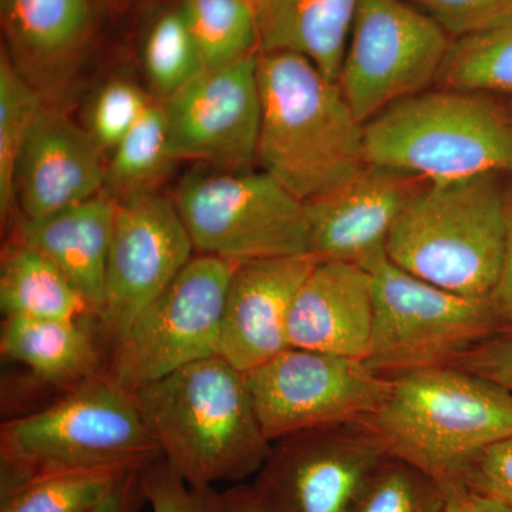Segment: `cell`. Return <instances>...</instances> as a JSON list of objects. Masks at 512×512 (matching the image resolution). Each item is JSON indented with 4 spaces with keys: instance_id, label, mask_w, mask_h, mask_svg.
Instances as JSON below:
<instances>
[{
    "instance_id": "cell-1",
    "label": "cell",
    "mask_w": 512,
    "mask_h": 512,
    "mask_svg": "<svg viewBox=\"0 0 512 512\" xmlns=\"http://www.w3.org/2000/svg\"><path fill=\"white\" fill-rule=\"evenodd\" d=\"M133 396L165 463L194 487L244 483L271 450L247 373L220 355L181 367Z\"/></svg>"
},
{
    "instance_id": "cell-2",
    "label": "cell",
    "mask_w": 512,
    "mask_h": 512,
    "mask_svg": "<svg viewBox=\"0 0 512 512\" xmlns=\"http://www.w3.org/2000/svg\"><path fill=\"white\" fill-rule=\"evenodd\" d=\"M258 82L256 165L298 200L326 194L366 167L365 124L311 60L258 53Z\"/></svg>"
},
{
    "instance_id": "cell-3",
    "label": "cell",
    "mask_w": 512,
    "mask_h": 512,
    "mask_svg": "<svg viewBox=\"0 0 512 512\" xmlns=\"http://www.w3.org/2000/svg\"><path fill=\"white\" fill-rule=\"evenodd\" d=\"M363 423L386 454L447 490L460 487L483 448L512 436V394L461 367H424L392 377L382 406Z\"/></svg>"
},
{
    "instance_id": "cell-4",
    "label": "cell",
    "mask_w": 512,
    "mask_h": 512,
    "mask_svg": "<svg viewBox=\"0 0 512 512\" xmlns=\"http://www.w3.org/2000/svg\"><path fill=\"white\" fill-rule=\"evenodd\" d=\"M512 175L430 181L394 225V264L457 295L490 299L503 269Z\"/></svg>"
},
{
    "instance_id": "cell-5",
    "label": "cell",
    "mask_w": 512,
    "mask_h": 512,
    "mask_svg": "<svg viewBox=\"0 0 512 512\" xmlns=\"http://www.w3.org/2000/svg\"><path fill=\"white\" fill-rule=\"evenodd\" d=\"M163 458L133 393L104 370L62 399L0 427V497L43 474L143 467Z\"/></svg>"
},
{
    "instance_id": "cell-6",
    "label": "cell",
    "mask_w": 512,
    "mask_h": 512,
    "mask_svg": "<svg viewBox=\"0 0 512 512\" xmlns=\"http://www.w3.org/2000/svg\"><path fill=\"white\" fill-rule=\"evenodd\" d=\"M367 164L429 181L512 175V121L504 96L431 87L365 124Z\"/></svg>"
},
{
    "instance_id": "cell-7",
    "label": "cell",
    "mask_w": 512,
    "mask_h": 512,
    "mask_svg": "<svg viewBox=\"0 0 512 512\" xmlns=\"http://www.w3.org/2000/svg\"><path fill=\"white\" fill-rule=\"evenodd\" d=\"M173 200L198 254L232 262L311 254L305 204L265 171L201 165Z\"/></svg>"
},
{
    "instance_id": "cell-8",
    "label": "cell",
    "mask_w": 512,
    "mask_h": 512,
    "mask_svg": "<svg viewBox=\"0 0 512 512\" xmlns=\"http://www.w3.org/2000/svg\"><path fill=\"white\" fill-rule=\"evenodd\" d=\"M372 276L375 318L366 365L396 377L424 367L453 365L503 330L490 299L457 295L394 264L387 252L363 265Z\"/></svg>"
},
{
    "instance_id": "cell-9",
    "label": "cell",
    "mask_w": 512,
    "mask_h": 512,
    "mask_svg": "<svg viewBox=\"0 0 512 512\" xmlns=\"http://www.w3.org/2000/svg\"><path fill=\"white\" fill-rule=\"evenodd\" d=\"M237 264L192 256L113 346L106 372L134 393L181 367L220 355L225 298Z\"/></svg>"
},
{
    "instance_id": "cell-10",
    "label": "cell",
    "mask_w": 512,
    "mask_h": 512,
    "mask_svg": "<svg viewBox=\"0 0 512 512\" xmlns=\"http://www.w3.org/2000/svg\"><path fill=\"white\" fill-rule=\"evenodd\" d=\"M451 39L409 0H360L338 80L357 119L434 87Z\"/></svg>"
},
{
    "instance_id": "cell-11",
    "label": "cell",
    "mask_w": 512,
    "mask_h": 512,
    "mask_svg": "<svg viewBox=\"0 0 512 512\" xmlns=\"http://www.w3.org/2000/svg\"><path fill=\"white\" fill-rule=\"evenodd\" d=\"M259 423L271 443L302 431L363 423L392 379L362 360L289 348L247 373Z\"/></svg>"
},
{
    "instance_id": "cell-12",
    "label": "cell",
    "mask_w": 512,
    "mask_h": 512,
    "mask_svg": "<svg viewBox=\"0 0 512 512\" xmlns=\"http://www.w3.org/2000/svg\"><path fill=\"white\" fill-rule=\"evenodd\" d=\"M194 251L173 195L151 190L117 200L104 305L96 318L111 348L183 271Z\"/></svg>"
},
{
    "instance_id": "cell-13",
    "label": "cell",
    "mask_w": 512,
    "mask_h": 512,
    "mask_svg": "<svg viewBox=\"0 0 512 512\" xmlns=\"http://www.w3.org/2000/svg\"><path fill=\"white\" fill-rule=\"evenodd\" d=\"M383 456L366 423L302 431L272 443L252 487L274 512H349Z\"/></svg>"
},
{
    "instance_id": "cell-14",
    "label": "cell",
    "mask_w": 512,
    "mask_h": 512,
    "mask_svg": "<svg viewBox=\"0 0 512 512\" xmlns=\"http://www.w3.org/2000/svg\"><path fill=\"white\" fill-rule=\"evenodd\" d=\"M161 106L174 161L222 170L254 168L262 117L258 53L205 69Z\"/></svg>"
},
{
    "instance_id": "cell-15",
    "label": "cell",
    "mask_w": 512,
    "mask_h": 512,
    "mask_svg": "<svg viewBox=\"0 0 512 512\" xmlns=\"http://www.w3.org/2000/svg\"><path fill=\"white\" fill-rule=\"evenodd\" d=\"M429 183L409 171L367 164L345 184L303 202L311 254L318 261L366 265L386 252L394 225Z\"/></svg>"
},
{
    "instance_id": "cell-16",
    "label": "cell",
    "mask_w": 512,
    "mask_h": 512,
    "mask_svg": "<svg viewBox=\"0 0 512 512\" xmlns=\"http://www.w3.org/2000/svg\"><path fill=\"white\" fill-rule=\"evenodd\" d=\"M5 50L43 104L64 110L94 32L90 0H0Z\"/></svg>"
},
{
    "instance_id": "cell-17",
    "label": "cell",
    "mask_w": 512,
    "mask_h": 512,
    "mask_svg": "<svg viewBox=\"0 0 512 512\" xmlns=\"http://www.w3.org/2000/svg\"><path fill=\"white\" fill-rule=\"evenodd\" d=\"M318 262L312 254L238 262L225 298L220 356L249 373L291 348L293 302Z\"/></svg>"
},
{
    "instance_id": "cell-18",
    "label": "cell",
    "mask_w": 512,
    "mask_h": 512,
    "mask_svg": "<svg viewBox=\"0 0 512 512\" xmlns=\"http://www.w3.org/2000/svg\"><path fill=\"white\" fill-rule=\"evenodd\" d=\"M86 127L66 110L43 104L16 170V210L40 220L106 191L107 158Z\"/></svg>"
},
{
    "instance_id": "cell-19",
    "label": "cell",
    "mask_w": 512,
    "mask_h": 512,
    "mask_svg": "<svg viewBox=\"0 0 512 512\" xmlns=\"http://www.w3.org/2000/svg\"><path fill=\"white\" fill-rule=\"evenodd\" d=\"M372 276L350 262L319 261L293 302L291 348L366 362L372 343Z\"/></svg>"
},
{
    "instance_id": "cell-20",
    "label": "cell",
    "mask_w": 512,
    "mask_h": 512,
    "mask_svg": "<svg viewBox=\"0 0 512 512\" xmlns=\"http://www.w3.org/2000/svg\"><path fill=\"white\" fill-rule=\"evenodd\" d=\"M117 198L103 191L89 200L40 218H16L15 235L49 256L99 316L106 292Z\"/></svg>"
},
{
    "instance_id": "cell-21",
    "label": "cell",
    "mask_w": 512,
    "mask_h": 512,
    "mask_svg": "<svg viewBox=\"0 0 512 512\" xmlns=\"http://www.w3.org/2000/svg\"><path fill=\"white\" fill-rule=\"evenodd\" d=\"M360 0H264L258 6L259 53L305 56L338 83Z\"/></svg>"
},
{
    "instance_id": "cell-22",
    "label": "cell",
    "mask_w": 512,
    "mask_h": 512,
    "mask_svg": "<svg viewBox=\"0 0 512 512\" xmlns=\"http://www.w3.org/2000/svg\"><path fill=\"white\" fill-rule=\"evenodd\" d=\"M0 352L29 367L43 382L69 389L106 370L93 333L82 320L5 316Z\"/></svg>"
},
{
    "instance_id": "cell-23",
    "label": "cell",
    "mask_w": 512,
    "mask_h": 512,
    "mask_svg": "<svg viewBox=\"0 0 512 512\" xmlns=\"http://www.w3.org/2000/svg\"><path fill=\"white\" fill-rule=\"evenodd\" d=\"M0 308L3 316L82 320L93 316L83 296L55 262L13 235L2 252Z\"/></svg>"
},
{
    "instance_id": "cell-24",
    "label": "cell",
    "mask_w": 512,
    "mask_h": 512,
    "mask_svg": "<svg viewBox=\"0 0 512 512\" xmlns=\"http://www.w3.org/2000/svg\"><path fill=\"white\" fill-rule=\"evenodd\" d=\"M434 87L512 96V26L453 37Z\"/></svg>"
},
{
    "instance_id": "cell-25",
    "label": "cell",
    "mask_w": 512,
    "mask_h": 512,
    "mask_svg": "<svg viewBox=\"0 0 512 512\" xmlns=\"http://www.w3.org/2000/svg\"><path fill=\"white\" fill-rule=\"evenodd\" d=\"M174 163L163 106L160 100L153 99L136 126L107 158L106 191L119 200L137 192L156 190Z\"/></svg>"
},
{
    "instance_id": "cell-26",
    "label": "cell",
    "mask_w": 512,
    "mask_h": 512,
    "mask_svg": "<svg viewBox=\"0 0 512 512\" xmlns=\"http://www.w3.org/2000/svg\"><path fill=\"white\" fill-rule=\"evenodd\" d=\"M205 69L237 62L258 50V9L251 0H181Z\"/></svg>"
},
{
    "instance_id": "cell-27",
    "label": "cell",
    "mask_w": 512,
    "mask_h": 512,
    "mask_svg": "<svg viewBox=\"0 0 512 512\" xmlns=\"http://www.w3.org/2000/svg\"><path fill=\"white\" fill-rule=\"evenodd\" d=\"M133 468L138 467L73 468L43 474L0 497V512H92Z\"/></svg>"
},
{
    "instance_id": "cell-28",
    "label": "cell",
    "mask_w": 512,
    "mask_h": 512,
    "mask_svg": "<svg viewBox=\"0 0 512 512\" xmlns=\"http://www.w3.org/2000/svg\"><path fill=\"white\" fill-rule=\"evenodd\" d=\"M144 74L154 99L163 101L205 70L200 49L180 5L151 23L141 52Z\"/></svg>"
},
{
    "instance_id": "cell-29",
    "label": "cell",
    "mask_w": 512,
    "mask_h": 512,
    "mask_svg": "<svg viewBox=\"0 0 512 512\" xmlns=\"http://www.w3.org/2000/svg\"><path fill=\"white\" fill-rule=\"evenodd\" d=\"M43 101L0 53V218L8 225L16 211L15 181L19 157Z\"/></svg>"
},
{
    "instance_id": "cell-30",
    "label": "cell",
    "mask_w": 512,
    "mask_h": 512,
    "mask_svg": "<svg viewBox=\"0 0 512 512\" xmlns=\"http://www.w3.org/2000/svg\"><path fill=\"white\" fill-rule=\"evenodd\" d=\"M446 488L409 461L382 457L349 512H444Z\"/></svg>"
},
{
    "instance_id": "cell-31",
    "label": "cell",
    "mask_w": 512,
    "mask_h": 512,
    "mask_svg": "<svg viewBox=\"0 0 512 512\" xmlns=\"http://www.w3.org/2000/svg\"><path fill=\"white\" fill-rule=\"evenodd\" d=\"M153 99L130 80H111L93 97L84 127L110 156Z\"/></svg>"
},
{
    "instance_id": "cell-32",
    "label": "cell",
    "mask_w": 512,
    "mask_h": 512,
    "mask_svg": "<svg viewBox=\"0 0 512 512\" xmlns=\"http://www.w3.org/2000/svg\"><path fill=\"white\" fill-rule=\"evenodd\" d=\"M143 485L153 512H224L221 493L188 484L163 458L143 467Z\"/></svg>"
},
{
    "instance_id": "cell-33",
    "label": "cell",
    "mask_w": 512,
    "mask_h": 512,
    "mask_svg": "<svg viewBox=\"0 0 512 512\" xmlns=\"http://www.w3.org/2000/svg\"><path fill=\"white\" fill-rule=\"evenodd\" d=\"M426 12L451 37L494 28L512 0H409Z\"/></svg>"
},
{
    "instance_id": "cell-34",
    "label": "cell",
    "mask_w": 512,
    "mask_h": 512,
    "mask_svg": "<svg viewBox=\"0 0 512 512\" xmlns=\"http://www.w3.org/2000/svg\"><path fill=\"white\" fill-rule=\"evenodd\" d=\"M460 487L512 510V436L483 448L468 464Z\"/></svg>"
},
{
    "instance_id": "cell-35",
    "label": "cell",
    "mask_w": 512,
    "mask_h": 512,
    "mask_svg": "<svg viewBox=\"0 0 512 512\" xmlns=\"http://www.w3.org/2000/svg\"><path fill=\"white\" fill-rule=\"evenodd\" d=\"M453 366L491 380L512 394V328L478 343L458 357Z\"/></svg>"
},
{
    "instance_id": "cell-36",
    "label": "cell",
    "mask_w": 512,
    "mask_h": 512,
    "mask_svg": "<svg viewBox=\"0 0 512 512\" xmlns=\"http://www.w3.org/2000/svg\"><path fill=\"white\" fill-rule=\"evenodd\" d=\"M147 503L143 467L133 468L92 512H140Z\"/></svg>"
},
{
    "instance_id": "cell-37",
    "label": "cell",
    "mask_w": 512,
    "mask_h": 512,
    "mask_svg": "<svg viewBox=\"0 0 512 512\" xmlns=\"http://www.w3.org/2000/svg\"><path fill=\"white\" fill-rule=\"evenodd\" d=\"M495 318L501 328H512V178L510 184V205H508V235L503 269L490 296Z\"/></svg>"
},
{
    "instance_id": "cell-38",
    "label": "cell",
    "mask_w": 512,
    "mask_h": 512,
    "mask_svg": "<svg viewBox=\"0 0 512 512\" xmlns=\"http://www.w3.org/2000/svg\"><path fill=\"white\" fill-rule=\"evenodd\" d=\"M444 512H512L510 508L474 493L466 487L447 488Z\"/></svg>"
},
{
    "instance_id": "cell-39",
    "label": "cell",
    "mask_w": 512,
    "mask_h": 512,
    "mask_svg": "<svg viewBox=\"0 0 512 512\" xmlns=\"http://www.w3.org/2000/svg\"><path fill=\"white\" fill-rule=\"evenodd\" d=\"M224 512H274L255 493L252 484H232L221 493Z\"/></svg>"
},
{
    "instance_id": "cell-40",
    "label": "cell",
    "mask_w": 512,
    "mask_h": 512,
    "mask_svg": "<svg viewBox=\"0 0 512 512\" xmlns=\"http://www.w3.org/2000/svg\"><path fill=\"white\" fill-rule=\"evenodd\" d=\"M500 26H512V5L508 8L507 12L504 13L503 18L500 19V22H498L494 28H500Z\"/></svg>"
},
{
    "instance_id": "cell-41",
    "label": "cell",
    "mask_w": 512,
    "mask_h": 512,
    "mask_svg": "<svg viewBox=\"0 0 512 512\" xmlns=\"http://www.w3.org/2000/svg\"><path fill=\"white\" fill-rule=\"evenodd\" d=\"M505 104H507L508 114H510L512 121V96H504Z\"/></svg>"
},
{
    "instance_id": "cell-42",
    "label": "cell",
    "mask_w": 512,
    "mask_h": 512,
    "mask_svg": "<svg viewBox=\"0 0 512 512\" xmlns=\"http://www.w3.org/2000/svg\"><path fill=\"white\" fill-rule=\"evenodd\" d=\"M252 3L256 6V9H258V6L261 5L264 0H251Z\"/></svg>"
},
{
    "instance_id": "cell-43",
    "label": "cell",
    "mask_w": 512,
    "mask_h": 512,
    "mask_svg": "<svg viewBox=\"0 0 512 512\" xmlns=\"http://www.w3.org/2000/svg\"><path fill=\"white\" fill-rule=\"evenodd\" d=\"M109 2H120V0H109Z\"/></svg>"
}]
</instances>
